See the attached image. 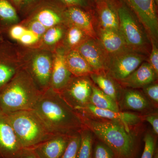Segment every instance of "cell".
<instances>
[{
  "mask_svg": "<svg viewBox=\"0 0 158 158\" xmlns=\"http://www.w3.org/2000/svg\"><path fill=\"white\" fill-rule=\"evenodd\" d=\"M144 119L150 124L156 135L158 134V116L157 113H150L145 116Z\"/></svg>",
  "mask_w": 158,
  "mask_h": 158,
  "instance_id": "37",
  "label": "cell"
},
{
  "mask_svg": "<svg viewBox=\"0 0 158 158\" xmlns=\"http://www.w3.org/2000/svg\"><path fill=\"white\" fill-rule=\"evenodd\" d=\"M68 70L73 77L89 76L94 73L93 69L77 51H70L65 56Z\"/></svg>",
  "mask_w": 158,
  "mask_h": 158,
  "instance_id": "19",
  "label": "cell"
},
{
  "mask_svg": "<svg viewBox=\"0 0 158 158\" xmlns=\"http://www.w3.org/2000/svg\"><path fill=\"white\" fill-rule=\"evenodd\" d=\"M118 104L119 109L136 112H148L152 109L151 103L144 94L134 89L125 90Z\"/></svg>",
  "mask_w": 158,
  "mask_h": 158,
  "instance_id": "16",
  "label": "cell"
},
{
  "mask_svg": "<svg viewBox=\"0 0 158 158\" xmlns=\"http://www.w3.org/2000/svg\"><path fill=\"white\" fill-rule=\"evenodd\" d=\"M2 113L23 148L34 147L56 135L51 131L34 110Z\"/></svg>",
  "mask_w": 158,
  "mask_h": 158,
  "instance_id": "4",
  "label": "cell"
},
{
  "mask_svg": "<svg viewBox=\"0 0 158 158\" xmlns=\"http://www.w3.org/2000/svg\"><path fill=\"white\" fill-rule=\"evenodd\" d=\"M143 25L150 39L157 40L158 22L155 0H125Z\"/></svg>",
  "mask_w": 158,
  "mask_h": 158,
  "instance_id": "8",
  "label": "cell"
},
{
  "mask_svg": "<svg viewBox=\"0 0 158 158\" xmlns=\"http://www.w3.org/2000/svg\"><path fill=\"white\" fill-rule=\"evenodd\" d=\"M79 114H85L96 118L119 122L128 127L138 125L142 122L141 116L134 113L121 111L102 110L88 103L77 110Z\"/></svg>",
  "mask_w": 158,
  "mask_h": 158,
  "instance_id": "11",
  "label": "cell"
},
{
  "mask_svg": "<svg viewBox=\"0 0 158 158\" xmlns=\"http://www.w3.org/2000/svg\"><path fill=\"white\" fill-rule=\"evenodd\" d=\"M19 69L14 66L0 62V88L8 83Z\"/></svg>",
  "mask_w": 158,
  "mask_h": 158,
  "instance_id": "27",
  "label": "cell"
},
{
  "mask_svg": "<svg viewBox=\"0 0 158 158\" xmlns=\"http://www.w3.org/2000/svg\"><path fill=\"white\" fill-rule=\"evenodd\" d=\"M145 59L143 54L128 49L112 56L107 63L106 69L110 76L119 82L134 72Z\"/></svg>",
  "mask_w": 158,
  "mask_h": 158,
  "instance_id": "6",
  "label": "cell"
},
{
  "mask_svg": "<svg viewBox=\"0 0 158 158\" xmlns=\"http://www.w3.org/2000/svg\"><path fill=\"white\" fill-rule=\"evenodd\" d=\"M85 59L95 73L104 71L106 69L107 59L104 50L95 40H87L79 45L76 50Z\"/></svg>",
  "mask_w": 158,
  "mask_h": 158,
  "instance_id": "12",
  "label": "cell"
},
{
  "mask_svg": "<svg viewBox=\"0 0 158 158\" xmlns=\"http://www.w3.org/2000/svg\"><path fill=\"white\" fill-rule=\"evenodd\" d=\"M94 158H116L110 148L102 141L97 143L94 149Z\"/></svg>",
  "mask_w": 158,
  "mask_h": 158,
  "instance_id": "31",
  "label": "cell"
},
{
  "mask_svg": "<svg viewBox=\"0 0 158 158\" xmlns=\"http://www.w3.org/2000/svg\"><path fill=\"white\" fill-rule=\"evenodd\" d=\"M89 103L102 110L120 111L118 102L94 85H92Z\"/></svg>",
  "mask_w": 158,
  "mask_h": 158,
  "instance_id": "21",
  "label": "cell"
},
{
  "mask_svg": "<svg viewBox=\"0 0 158 158\" xmlns=\"http://www.w3.org/2000/svg\"><path fill=\"white\" fill-rule=\"evenodd\" d=\"M23 148L11 125L0 112V158H16Z\"/></svg>",
  "mask_w": 158,
  "mask_h": 158,
  "instance_id": "10",
  "label": "cell"
},
{
  "mask_svg": "<svg viewBox=\"0 0 158 158\" xmlns=\"http://www.w3.org/2000/svg\"><path fill=\"white\" fill-rule=\"evenodd\" d=\"M157 77L149 63L144 62L128 77L119 82L126 88H142L154 82Z\"/></svg>",
  "mask_w": 158,
  "mask_h": 158,
  "instance_id": "14",
  "label": "cell"
},
{
  "mask_svg": "<svg viewBox=\"0 0 158 158\" xmlns=\"http://www.w3.org/2000/svg\"><path fill=\"white\" fill-rule=\"evenodd\" d=\"M100 37L104 50L111 56L129 49L119 32L101 29Z\"/></svg>",
  "mask_w": 158,
  "mask_h": 158,
  "instance_id": "17",
  "label": "cell"
},
{
  "mask_svg": "<svg viewBox=\"0 0 158 158\" xmlns=\"http://www.w3.org/2000/svg\"><path fill=\"white\" fill-rule=\"evenodd\" d=\"M81 142L80 133L71 136L68 145L60 158H77Z\"/></svg>",
  "mask_w": 158,
  "mask_h": 158,
  "instance_id": "26",
  "label": "cell"
},
{
  "mask_svg": "<svg viewBox=\"0 0 158 158\" xmlns=\"http://www.w3.org/2000/svg\"><path fill=\"white\" fill-rule=\"evenodd\" d=\"M89 76L98 88L118 102L121 95L114 79L104 71L93 73Z\"/></svg>",
  "mask_w": 158,
  "mask_h": 158,
  "instance_id": "20",
  "label": "cell"
},
{
  "mask_svg": "<svg viewBox=\"0 0 158 158\" xmlns=\"http://www.w3.org/2000/svg\"><path fill=\"white\" fill-rule=\"evenodd\" d=\"M12 1L16 5L18 6L20 5L23 2L24 0H12Z\"/></svg>",
  "mask_w": 158,
  "mask_h": 158,
  "instance_id": "40",
  "label": "cell"
},
{
  "mask_svg": "<svg viewBox=\"0 0 158 158\" xmlns=\"http://www.w3.org/2000/svg\"><path fill=\"white\" fill-rule=\"evenodd\" d=\"M53 60L46 53L37 54L32 60L27 70L37 88L41 92L50 88Z\"/></svg>",
  "mask_w": 158,
  "mask_h": 158,
  "instance_id": "9",
  "label": "cell"
},
{
  "mask_svg": "<svg viewBox=\"0 0 158 158\" xmlns=\"http://www.w3.org/2000/svg\"><path fill=\"white\" fill-rule=\"evenodd\" d=\"M16 158H40L31 148H23Z\"/></svg>",
  "mask_w": 158,
  "mask_h": 158,
  "instance_id": "38",
  "label": "cell"
},
{
  "mask_svg": "<svg viewBox=\"0 0 158 158\" xmlns=\"http://www.w3.org/2000/svg\"><path fill=\"white\" fill-rule=\"evenodd\" d=\"M143 88L144 95L149 100L156 104L158 103V85L157 83H153L147 85Z\"/></svg>",
  "mask_w": 158,
  "mask_h": 158,
  "instance_id": "32",
  "label": "cell"
},
{
  "mask_svg": "<svg viewBox=\"0 0 158 158\" xmlns=\"http://www.w3.org/2000/svg\"><path fill=\"white\" fill-rule=\"evenodd\" d=\"M42 93L27 69H19L8 83L0 88V112L34 110Z\"/></svg>",
  "mask_w": 158,
  "mask_h": 158,
  "instance_id": "3",
  "label": "cell"
},
{
  "mask_svg": "<svg viewBox=\"0 0 158 158\" xmlns=\"http://www.w3.org/2000/svg\"><path fill=\"white\" fill-rule=\"evenodd\" d=\"M66 17L73 26L81 29L86 34L92 39L96 37L91 19L85 11L77 7H70L65 12Z\"/></svg>",
  "mask_w": 158,
  "mask_h": 158,
  "instance_id": "18",
  "label": "cell"
},
{
  "mask_svg": "<svg viewBox=\"0 0 158 158\" xmlns=\"http://www.w3.org/2000/svg\"><path fill=\"white\" fill-rule=\"evenodd\" d=\"M63 4L70 7L84 6L86 5L85 0H59Z\"/></svg>",
  "mask_w": 158,
  "mask_h": 158,
  "instance_id": "39",
  "label": "cell"
},
{
  "mask_svg": "<svg viewBox=\"0 0 158 158\" xmlns=\"http://www.w3.org/2000/svg\"><path fill=\"white\" fill-rule=\"evenodd\" d=\"M73 77L66 66L65 55L62 52L57 53L53 60L50 88L59 93Z\"/></svg>",
  "mask_w": 158,
  "mask_h": 158,
  "instance_id": "15",
  "label": "cell"
},
{
  "mask_svg": "<svg viewBox=\"0 0 158 158\" xmlns=\"http://www.w3.org/2000/svg\"><path fill=\"white\" fill-rule=\"evenodd\" d=\"M155 2L156 4H158V0H155Z\"/></svg>",
  "mask_w": 158,
  "mask_h": 158,
  "instance_id": "42",
  "label": "cell"
},
{
  "mask_svg": "<svg viewBox=\"0 0 158 158\" xmlns=\"http://www.w3.org/2000/svg\"><path fill=\"white\" fill-rule=\"evenodd\" d=\"M0 17L11 22H15L18 20L16 10L7 0H0Z\"/></svg>",
  "mask_w": 158,
  "mask_h": 158,
  "instance_id": "25",
  "label": "cell"
},
{
  "mask_svg": "<svg viewBox=\"0 0 158 158\" xmlns=\"http://www.w3.org/2000/svg\"><path fill=\"white\" fill-rule=\"evenodd\" d=\"M35 1H36V0H24L23 3L25 5H28V4L32 3Z\"/></svg>",
  "mask_w": 158,
  "mask_h": 158,
  "instance_id": "41",
  "label": "cell"
},
{
  "mask_svg": "<svg viewBox=\"0 0 158 158\" xmlns=\"http://www.w3.org/2000/svg\"><path fill=\"white\" fill-rule=\"evenodd\" d=\"M27 29L21 26H14L10 30V36L13 39L19 41L20 38L25 33Z\"/></svg>",
  "mask_w": 158,
  "mask_h": 158,
  "instance_id": "36",
  "label": "cell"
},
{
  "mask_svg": "<svg viewBox=\"0 0 158 158\" xmlns=\"http://www.w3.org/2000/svg\"><path fill=\"white\" fill-rule=\"evenodd\" d=\"M81 142L77 158H91L92 152V133L84 127L79 132Z\"/></svg>",
  "mask_w": 158,
  "mask_h": 158,
  "instance_id": "23",
  "label": "cell"
},
{
  "mask_svg": "<svg viewBox=\"0 0 158 158\" xmlns=\"http://www.w3.org/2000/svg\"><path fill=\"white\" fill-rule=\"evenodd\" d=\"M63 31L59 27H54L48 29L43 35L44 43L48 45L56 43L62 38Z\"/></svg>",
  "mask_w": 158,
  "mask_h": 158,
  "instance_id": "30",
  "label": "cell"
},
{
  "mask_svg": "<svg viewBox=\"0 0 158 158\" xmlns=\"http://www.w3.org/2000/svg\"><path fill=\"white\" fill-rule=\"evenodd\" d=\"M86 34L81 29L73 26L69 30L67 34V40L70 46L75 47L83 42Z\"/></svg>",
  "mask_w": 158,
  "mask_h": 158,
  "instance_id": "29",
  "label": "cell"
},
{
  "mask_svg": "<svg viewBox=\"0 0 158 158\" xmlns=\"http://www.w3.org/2000/svg\"><path fill=\"white\" fill-rule=\"evenodd\" d=\"M117 15L120 34L127 47L141 54L145 53L148 39L138 22L125 7L118 9Z\"/></svg>",
  "mask_w": 158,
  "mask_h": 158,
  "instance_id": "5",
  "label": "cell"
},
{
  "mask_svg": "<svg viewBox=\"0 0 158 158\" xmlns=\"http://www.w3.org/2000/svg\"><path fill=\"white\" fill-rule=\"evenodd\" d=\"M88 77H73L65 88L58 93L76 111L89 103L93 84Z\"/></svg>",
  "mask_w": 158,
  "mask_h": 158,
  "instance_id": "7",
  "label": "cell"
},
{
  "mask_svg": "<svg viewBox=\"0 0 158 158\" xmlns=\"http://www.w3.org/2000/svg\"><path fill=\"white\" fill-rule=\"evenodd\" d=\"M79 114L85 127L107 145L116 158H135L136 138L130 127L119 122Z\"/></svg>",
  "mask_w": 158,
  "mask_h": 158,
  "instance_id": "2",
  "label": "cell"
},
{
  "mask_svg": "<svg viewBox=\"0 0 158 158\" xmlns=\"http://www.w3.org/2000/svg\"><path fill=\"white\" fill-rule=\"evenodd\" d=\"M99 19L102 29L120 32L118 15L112 7L104 4L100 8Z\"/></svg>",
  "mask_w": 158,
  "mask_h": 158,
  "instance_id": "22",
  "label": "cell"
},
{
  "mask_svg": "<svg viewBox=\"0 0 158 158\" xmlns=\"http://www.w3.org/2000/svg\"><path fill=\"white\" fill-rule=\"evenodd\" d=\"M70 137L56 135L31 148L40 158H60L68 145Z\"/></svg>",
  "mask_w": 158,
  "mask_h": 158,
  "instance_id": "13",
  "label": "cell"
},
{
  "mask_svg": "<svg viewBox=\"0 0 158 158\" xmlns=\"http://www.w3.org/2000/svg\"><path fill=\"white\" fill-rule=\"evenodd\" d=\"M34 110L55 135L71 136L85 127L80 114L51 88L42 93Z\"/></svg>",
  "mask_w": 158,
  "mask_h": 158,
  "instance_id": "1",
  "label": "cell"
},
{
  "mask_svg": "<svg viewBox=\"0 0 158 158\" xmlns=\"http://www.w3.org/2000/svg\"><path fill=\"white\" fill-rule=\"evenodd\" d=\"M34 19L39 22L48 29L56 27L61 22V18L56 11L48 9L39 11L34 17Z\"/></svg>",
  "mask_w": 158,
  "mask_h": 158,
  "instance_id": "24",
  "label": "cell"
},
{
  "mask_svg": "<svg viewBox=\"0 0 158 158\" xmlns=\"http://www.w3.org/2000/svg\"><path fill=\"white\" fill-rule=\"evenodd\" d=\"M39 38V36L27 29L19 41L24 45H31L38 41Z\"/></svg>",
  "mask_w": 158,
  "mask_h": 158,
  "instance_id": "34",
  "label": "cell"
},
{
  "mask_svg": "<svg viewBox=\"0 0 158 158\" xmlns=\"http://www.w3.org/2000/svg\"><path fill=\"white\" fill-rule=\"evenodd\" d=\"M144 148L141 158H154L156 149L155 138L150 133H147L144 138Z\"/></svg>",
  "mask_w": 158,
  "mask_h": 158,
  "instance_id": "28",
  "label": "cell"
},
{
  "mask_svg": "<svg viewBox=\"0 0 158 158\" xmlns=\"http://www.w3.org/2000/svg\"><path fill=\"white\" fill-rule=\"evenodd\" d=\"M29 29L39 37L43 35L48 30L42 24L35 19L30 23Z\"/></svg>",
  "mask_w": 158,
  "mask_h": 158,
  "instance_id": "35",
  "label": "cell"
},
{
  "mask_svg": "<svg viewBox=\"0 0 158 158\" xmlns=\"http://www.w3.org/2000/svg\"><path fill=\"white\" fill-rule=\"evenodd\" d=\"M151 40V50L150 54L149 60L148 63L155 71L156 73L158 74V49L157 46L156 44V41L154 40Z\"/></svg>",
  "mask_w": 158,
  "mask_h": 158,
  "instance_id": "33",
  "label": "cell"
}]
</instances>
